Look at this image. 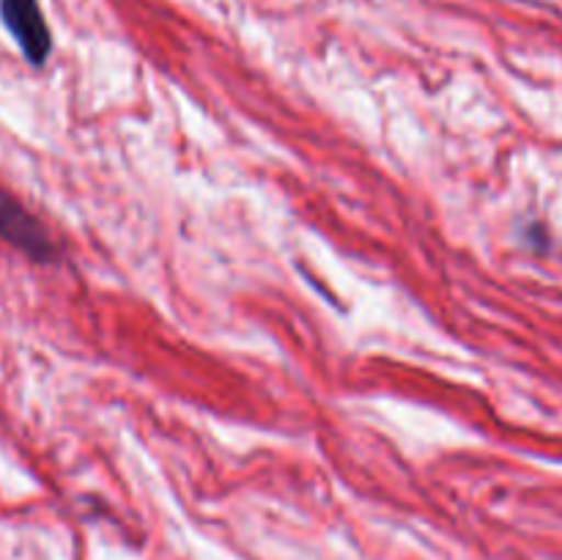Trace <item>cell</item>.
<instances>
[{
  "mask_svg": "<svg viewBox=\"0 0 562 560\" xmlns=\"http://www.w3.org/2000/svg\"><path fill=\"white\" fill-rule=\"evenodd\" d=\"M0 16H3L5 31L20 44L22 55L33 66H42L53 49V36L38 9V0H0Z\"/></svg>",
  "mask_w": 562,
  "mask_h": 560,
  "instance_id": "6da1fadb",
  "label": "cell"
},
{
  "mask_svg": "<svg viewBox=\"0 0 562 560\" xmlns=\"http://www.w3.org/2000/svg\"><path fill=\"white\" fill-rule=\"evenodd\" d=\"M0 236L20 247L22 253H27L33 261H49V256H53L47 231L5 192H0Z\"/></svg>",
  "mask_w": 562,
  "mask_h": 560,
  "instance_id": "7a4b0ae2",
  "label": "cell"
}]
</instances>
